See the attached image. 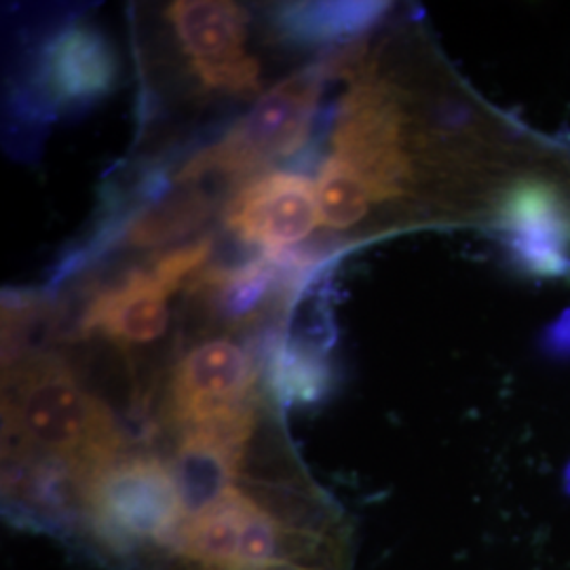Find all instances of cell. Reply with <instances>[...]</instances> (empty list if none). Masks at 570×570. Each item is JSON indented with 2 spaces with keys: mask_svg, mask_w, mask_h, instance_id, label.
Segmentation results:
<instances>
[{
  "mask_svg": "<svg viewBox=\"0 0 570 570\" xmlns=\"http://www.w3.org/2000/svg\"><path fill=\"white\" fill-rule=\"evenodd\" d=\"M2 421L11 461L60 471L77 494L125 454L127 442L110 407L49 353L4 366Z\"/></svg>",
  "mask_w": 570,
  "mask_h": 570,
  "instance_id": "obj_1",
  "label": "cell"
},
{
  "mask_svg": "<svg viewBox=\"0 0 570 570\" xmlns=\"http://www.w3.org/2000/svg\"><path fill=\"white\" fill-rule=\"evenodd\" d=\"M336 70L348 79L334 131L332 157L367 188L374 204L406 195L412 161L406 150V112L395 87L376 75L364 51L348 47Z\"/></svg>",
  "mask_w": 570,
  "mask_h": 570,
  "instance_id": "obj_2",
  "label": "cell"
},
{
  "mask_svg": "<svg viewBox=\"0 0 570 570\" xmlns=\"http://www.w3.org/2000/svg\"><path fill=\"white\" fill-rule=\"evenodd\" d=\"M82 510L106 550L161 551L184 515L174 468L155 454H122L79 492Z\"/></svg>",
  "mask_w": 570,
  "mask_h": 570,
  "instance_id": "obj_3",
  "label": "cell"
},
{
  "mask_svg": "<svg viewBox=\"0 0 570 570\" xmlns=\"http://www.w3.org/2000/svg\"><path fill=\"white\" fill-rule=\"evenodd\" d=\"M330 66L315 63L271 87L242 121L184 164L178 183H197L205 176L249 178L273 161L287 159L305 146L313 117L322 100Z\"/></svg>",
  "mask_w": 570,
  "mask_h": 570,
  "instance_id": "obj_4",
  "label": "cell"
},
{
  "mask_svg": "<svg viewBox=\"0 0 570 570\" xmlns=\"http://www.w3.org/2000/svg\"><path fill=\"white\" fill-rule=\"evenodd\" d=\"M212 249V239L204 237L131 268L91 298L82 313V334H102L127 346L157 341L169 324V298L204 271Z\"/></svg>",
  "mask_w": 570,
  "mask_h": 570,
  "instance_id": "obj_5",
  "label": "cell"
},
{
  "mask_svg": "<svg viewBox=\"0 0 570 570\" xmlns=\"http://www.w3.org/2000/svg\"><path fill=\"white\" fill-rule=\"evenodd\" d=\"M261 367L230 338H207L174 367L165 412L176 431L258 407Z\"/></svg>",
  "mask_w": 570,
  "mask_h": 570,
  "instance_id": "obj_6",
  "label": "cell"
},
{
  "mask_svg": "<svg viewBox=\"0 0 570 570\" xmlns=\"http://www.w3.org/2000/svg\"><path fill=\"white\" fill-rule=\"evenodd\" d=\"M184 53L207 89L247 96L261 89V63L245 51L247 13L228 0H178L167 9Z\"/></svg>",
  "mask_w": 570,
  "mask_h": 570,
  "instance_id": "obj_7",
  "label": "cell"
},
{
  "mask_svg": "<svg viewBox=\"0 0 570 570\" xmlns=\"http://www.w3.org/2000/svg\"><path fill=\"white\" fill-rule=\"evenodd\" d=\"M497 223L513 261L534 277L558 279L570 273V199L556 184L522 178L497 205Z\"/></svg>",
  "mask_w": 570,
  "mask_h": 570,
  "instance_id": "obj_8",
  "label": "cell"
},
{
  "mask_svg": "<svg viewBox=\"0 0 570 570\" xmlns=\"http://www.w3.org/2000/svg\"><path fill=\"white\" fill-rule=\"evenodd\" d=\"M225 225L244 244L285 252L322 225L315 184L289 171L256 176L226 205Z\"/></svg>",
  "mask_w": 570,
  "mask_h": 570,
  "instance_id": "obj_9",
  "label": "cell"
},
{
  "mask_svg": "<svg viewBox=\"0 0 570 570\" xmlns=\"http://www.w3.org/2000/svg\"><path fill=\"white\" fill-rule=\"evenodd\" d=\"M119 81V58L100 28L72 23L42 45L35 82L56 110H81L106 98Z\"/></svg>",
  "mask_w": 570,
  "mask_h": 570,
  "instance_id": "obj_10",
  "label": "cell"
},
{
  "mask_svg": "<svg viewBox=\"0 0 570 570\" xmlns=\"http://www.w3.org/2000/svg\"><path fill=\"white\" fill-rule=\"evenodd\" d=\"M212 214V202L205 193L190 190L184 195H169L164 202L144 205L121 218H110L96 244L87 249L85 261L96 252L125 242L131 247H159L183 239L190 230L204 225Z\"/></svg>",
  "mask_w": 570,
  "mask_h": 570,
  "instance_id": "obj_11",
  "label": "cell"
},
{
  "mask_svg": "<svg viewBox=\"0 0 570 570\" xmlns=\"http://www.w3.org/2000/svg\"><path fill=\"white\" fill-rule=\"evenodd\" d=\"M385 2H292L275 11L273 28L294 45L351 42L387 11Z\"/></svg>",
  "mask_w": 570,
  "mask_h": 570,
  "instance_id": "obj_12",
  "label": "cell"
},
{
  "mask_svg": "<svg viewBox=\"0 0 570 570\" xmlns=\"http://www.w3.org/2000/svg\"><path fill=\"white\" fill-rule=\"evenodd\" d=\"M266 387L284 406H301L322 400L330 389V364L313 348L292 338H279L268 346Z\"/></svg>",
  "mask_w": 570,
  "mask_h": 570,
  "instance_id": "obj_13",
  "label": "cell"
},
{
  "mask_svg": "<svg viewBox=\"0 0 570 570\" xmlns=\"http://www.w3.org/2000/svg\"><path fill=\"white\" fill-rule=\"evenodd\" d=\"M315 195L320 223L334 230H346L360 225L370 205L374 204L364 183L332 155L320 167Z\"/></svg>",
  "mask_w": 570,
  "mask_h": 570,
  "instance_id": "obj_14",
  "label": "cell"
},
{
  "mask_svg": "<svg viewBox=\"0 0 570 570\" xmlns=\"http://www.w3.org/2000/svg\"><path fill=\"white\" fill-rule=\"evenodd\" d=\"M543 346L556 357H570V308L546 330Z\"/></svg>",
  "mask_w": 570,
  "mask_h": 570,
  "instance_id": "obj_15",
  "label": "cell"
},
{
  "mask_svg": "<svg viewBox=\"0 0 570 570\" xmlns=\"http://www.w3.org/2000/svg\"><path fill=\"white\" fill-rule=\"evenodd\" d=\"M567 489H569L570 492V465L569 469H567Z\"/></svg>",
  "mask_w": 570,
  "mask_h": 570,
  "instance_id": "obj_16",
  "label": "cell"
}]
</instances>
